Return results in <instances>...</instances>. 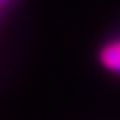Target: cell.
I'll use <instances>...</instances> for the list:
<instances>
[{"label": "cell", "mask_w": 120, "mask_h": 120, "mask_svg": "<svg viewBox=\"0 0 120 120\" xmlns=\"http://www.w3.org/2000/svg\"><path fill=\"white\" fill-rule=\"evenodd\" d=\"M98 62L103 68L120 75V38L102 45L98 50Z\"/></svg>", "instance_id": "1"}, {"label": "cell", "mask_w": 120, "mask_h": 120, "mask_svg": "<svg viewBox=\"0 0 120 120\" xmlns=\"http://www.w3.org/2000/svg\"><path fill=\"white\" fill-rule=\"evenodd\" d=\"M5 2H7V0H0V7H2V5H4Z\"/></svg>", "instance_id": "2"}]
</instances>
